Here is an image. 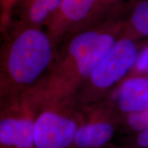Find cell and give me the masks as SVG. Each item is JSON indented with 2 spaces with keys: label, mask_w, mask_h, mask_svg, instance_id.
I'll use <instances>...</instances> for the list:
<instances>
[{
  "label": "cell",
  "mask_w": 148,
  "mask_h": 148,
  "mask_svg": "<svg viewBox=\"0 0 148 148\" xmlns=\"http://www.w3.org/2000/svg\"><path fill=\"white\" fill-rule=\"evenodd\" d=\"M114 134V127L103 121L82 120L77 129L73 145L77 148H95L109 141Z\"/></svg>",
  "instance_id": "9c48e42d"
},
{
  "label": "cell",
  "mask_w": 148,
  "mask_h": 148,
  "mask_svg": "<svg viewBox=\"0 0 148 148\" xmlns=\"http://www.w3.org/2000/svg\"><path fill=\"white\" fill-rule=\"evenodd\" d=\"M118 105L124 112H138L148 108V78L134 77L122 83L118 92Z\"/></svg>",
  "instance_id": "ba28073f"
},
{
  "label": "cell",
  "mask_w": 148,
  "mask_h": 148,
  "mask_svg": "<svg viewBox=\"0 0 148 148\" xmlns=\"http://www.w3.org/2000/svg\"><path fill=\"white\" fill-rule=\"evenodd\" d=\"M127 121L130 126L135 130L142 132L148 129V108L140 112L130 114Z\"/></svg>",
  "instance_id": "4fadbf2b"
},
{
  "label": "cell",
  "mask_w": 148,
  "mask_h": 148,
  "mask_svg": "<svg viewBox=\"0 0 148 148\" xmlns=\"http://www.w3.org/2000/svg\"><path fill=\"white\" fill-rule=\"evenodd\" d=\"M60 2L61 0H19L14 10L18 14L16 21L33 27H46Z\"/></svg>",
  "instance_id": "52a82bcc"
},
{
  "label": "cell",
  "mask_w": 148,
  "mask_h": 148,
  "mask_svg": "<svg viewBox=\"0 0 148 148\" xmlns=\"http://www.w3.org/2000/svg\"><path fill=\"white\" fill-rule=\"evenodd\" d=\"M130 8L126 0H97L92 24L125 16Z\"/></svg>",
  "instance_id": "8fae6325"
},
{
  "label": "cell",
  "mask_w": 148,
  "mask_h": 148,
  "mask_svg": "<svg viewBox=\"0 0 148 148\" xmlns=\"http://www.w3.org/2000/svg\"><path fill=\"white\" fill-rule=\"evenodd\" d=\"M121 34L148 37V0H136L123 18Z\"/></svg>",
  "instance_id": "30bf717a"
},
{
  "label": "cell",
  "mask_w": 148,
  "mask_h": 148,
  "mask_svg": "<svg viewBox=\"0 0 148 148\" xmlns=\"http://www.w3.org/2000/svg\"><path fill=\"white\" fill-rule=\"evenodd\" d=\"M138 54L135 38L121 33L110 51L92 69L81 86L85 85L84 90H103L110 87L134 66Z\"/></svg>",
  "instance_id": "5b68a950"
},
{
  "label": "cell",
  "mask_w": 148,
  "mask_h": 148,
  "mask_svg": "<svg viewBox=\"0 0 148 148\" xmlns=\"http://www.w3.org/2000/svg\"><path fill=\"white\" fill-rule=\"evenodd\" d=\"M123 17L86 27L66 37L57 47L44 90L45 97L72 99L92 69L121 35Z\"/></svg>",
  "instance_id": "7a4b0ae2"
},
{
  "label": "cell",
  "mask_w": 148,
  "mask_h": 148,
  "mask_svg": "<svg viewBox=\"0 0 148 148\" xmlns=\"http://www.w3.org/2000/svg\"><path fill=\"white\" fill-rule=\"evenodd\" d=\"M137 142L141 147H148V129L140 132L138 136Z\"/></svg>",
  "instance_id": "9a60e30c"
},
{
  "label": "cell",
  "mask_w": 148,
  "mask_h": 148,
  "mask_svg": "<svg viewBox=\"0 0 148 148\" xmlns=\"http://www.w3.org/2000/svg\"><path fill=\"white\" fill-rule=\"evenodd\" d=\"M134 66L140 73L148 72V46L144 48L140 52H138Z\"/></svg>",
  "instance_id": "5bb4252c"
},
{
  "label": "cell",
  "mask_w": 148,
  "mask_h": 148,
  "mask_svg": "<svg viewBox=\"0 0 148 148\" xmlns=\"http://www.w3.org/2000/svg\"><path fill=\"white\" fill-rule=\"evenodd\" d=\"M44 89L0 101V148H34V121Z\"/></svg>",
  "instance_id": "277c9868"
},
{
  "label": "cell",
  "mask_w": 148,
  "mask_h": 148,
  "mask_svg": "<svg viewBox=\"0 0 148 148\" xmlns=\"http://www.w3.org/2000/svg\"><path fill=\"white\" fill-rule=\"evenodd\" d=\"M0 34V101L45 86L57 51L46 29L12 21Z\"/></svg>",
  "instance_id": "6da1fadb"
},
{
  "label": "cell",
  "mask_w": 148,
  "mask_h": 148,
  "mask_svg": "<svg viewBox=\"0 0 148 148\" xmlns=\"http://www.w3.org/2000/svg\"><path fill=\"white\" fill-rule=\"evenodd\" d=\"M19 0H0V33L12 19L14 10Z\"/></svg>",
  "instance_id": "7c38bea8"
},
{
  "label": "cell",
  "mask_w": 148,
  "mask_h": 148,
  "mask_svg": "<svg viewBox=\"0 0 148 148\" xmlns=\"http://www.w3.org/2000/svg\"><path fill=\"white\" fill-rule=\"evenodd\" d=\"M97 0H61L47 31L58 47L72 33L92 25Z\"/></svg>",
  "instance_id": "8992f818"
},
{
  "label": "cell",
  "mask_w": 148,
  "mask_h": 148,
  "mask_svg": "<svg viewBox=\"0 0 148 148\" xmlns=\"http://www.w3.org/2000/svg\"><path fill=\"white\" fill-rule=\"evenodd\" d=\"M73 99L43 97L34 125V148H69L73 145L82 117Z\"/></svg>",
  "instance_id": "3957f363"
}]
</instances>
